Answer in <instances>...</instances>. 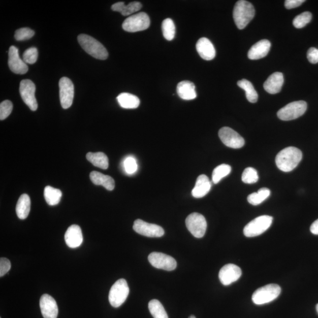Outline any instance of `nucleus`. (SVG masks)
Instances as JSON below:
<instances>
[{"instance_id": "f257e3e1", "label": "nucleus", "mask_w": 318, "mask_h": 318, "mask_svg": "<svg viewBox=\"0 0 318 318\" xmlns=\"http://www.w3.org/2000/svg\"><path fill=\"white\" fill-rule=\"evenodd\" d=\"M302 158L300 150L297 147H288L276 155V165L281 171L290 172L297 167Z\"/></svg>"}, {"instance_id": "f03ea898", "label": "nucleus", "mask_w": 318, "mask_h": 318, "mask_svg": "<svg viewBox=\"0 0 318 318\" xmlns=\"http://www.w3.org/2000/svg\"><path fill=\"white\" fill-rule=\"evenodd\" d=\"M254 7L250 3L240 0L234 7L233 16L236 26L240 29L245 28L255 16Z\"/></svg>"}, {"instance_id": "7ed1b4c3", "label": "nucleus", "mask_w": 318, "mask_h": 318, "mask_svg": "<svg viewBox=\"0 0 318 318\" xmlns=\"http://www.w3.org/2000/svg\"><path fill=\"white\" fill-rule=\"evenodd\" d=\"M81 47L87 53L99 60H106L109 53L103 44L92 37L81 34L77 38Z\"/></svg>"}, {"instance_id": "20e7f679", "label": "nucleus", "mask_w": 318, "mask_h": 318, "mask_svg": "<svg viewBox=\"0 0 318 318\" xmlns=\"http://www.w3.org/2000/svg\"><path fill=\"white\" fill-rule=\"evenodd\" d=\"M281 293V288L277 284H269L259 288L252 295V301L258 305L271 302L278 298Z\"/></svg>"}, {"instance_id": "39448f33", "label": "nucleus", "mask_w": 318, "mask_h": 318, "mask_svg": "<svg viewBox=\"0 0 318 318\" xmlns=\"http://www.w3.org/2000/svg\"><path fill=\"white\" fill-rule=\"evenodd\" d=\"M273 217L263 215L255 218L244 228L243 234L246 237L252 238L264 234L271 227Z\"/></svg>"}, {"instance_id": "423d86ee", "label": "nucleus", "mask_w": 318, "mask_h": 318, "mask_svg": "<svg viewBox=\"0 0 318 318\" xmlns=\"http://www.w3.org/2000/svg\"><path fill=\"white\" fill-rule=\"evenodd\" d=\"M129 291L126 280L120 279L116 281L110 290L109 300L110 305L114 308L120 306L126 300Z\"/></svg>"}, {"instance_id": "0eeeda50", "label": "nucleus", "mask_w": 318, "mask_h": 318, "mask_svg": "<svg viewBox=\"0 0 318 318\" xmlns=\"http://www.w3.org/2000/svg\"><path fill=\"white\" fill-rule=\"evenodd\" d=\"M150 24L149 16L142 12L127 18L122 24V27L125 31L135 33L145 30L150 27Z\"/></svg>"}, {"instance_id": "6e6552de", "label": "nucleus", "mask_w": 318, "mask_h": 318, "mask_svg": "<svg viewBox=\"0 0 318 318\" xmlns=\"http://www.w3.org/2000/svg\"><path fill=\"white\" fill-rule=\"evenodd\" d=\"M306 109L307 103L305 101L294 102L280 109L277 115L279 119L283 121L295 120L304 114Z\"/></svg>"}, {"instance_id": "1a4fd4ad", "label": "nucleus", "mask_w": 318, "mask_h": 318, "mask_svg": "<svg viewBox=\"0 0 318 318\" xmlns=\"http://www.w3.org/2000/svg\"><path fill=\"white\" fill-rule=\"evenodd\" d=\"M186 225L188 231L195 238H202L204 236L207 229V222L202 214L198 213L189 214L186 218Z\"/></svg>"}, {"instance_id": "9d476101", "label": "nucleus", "mask_w": 318, "mask_h": 318, "mask_svg": "<svg viewBox=\"0 0 318 318\" xmlns=\"http://www.w3.org/2000/svg\"><path fill=\"white\" fill-rule=\"evenodd\" d=\"M36 86L30 80H22L20 84L21 97L29 109L36 111L38 108V102L35 97Z\"/></svg>"}, {"instance_id": "9b49d317", "label": "nucleus", "mask_w": 318, "mask_h": 318, "mask_svg": "<svg viewBox=\"0 0 318 318\" xmlns=\"http://www.w3.org/2000/svg\"><path fill=\"white\" fill-rule=\"evenodd\" d=\"M133 228L136 233L146 237L160 238L165 234L164 229L160 226L147 223L141 219L136 220Z\"/></svg>"}, {"instance_id": "f8f14e48", "label": "nucleus", "mask_w": 318, "mask_h": 318, "mask_svg": "<svg viewBox=\"0 0 318 318\" xmlns=\"http://www.w3.org/2000/svg\"><path fill=\"white\" fill-rule=\"evenodd\" d=\"M219 137L225 146L232 149H240L245 145V140L239 133L228 127L220 129Z\"/></svg>"}, {"instance_id": "ddd939ff", "label": "nucleus", "mask_w": 318, "mask_h": 318, "mask_svg": "<svg viewBox=\"0 0 318 318\" xmlns=\"http://www.w3.org/2000/svg\"><path fill=\"white\" fill-rule=\"evenodd\" d=\"M148 260L153 267L165 271H173L177 266V262L175 259L163 253H151L148 257Z\"/></svg>"}, {"instance_id": "4468645a", "label": "nucleus", "mask_w": 318, "mask_h": 318, "mask_svg": "<svg viewBox=\"0 0 318 318\" xmlns=\"http://www.w3.org/2000/svg\"><path fill=\"white\" fill-rule=\"evenodd\" d=\"M59 88L61 105L65 109H69L73 104L75 94L74 84L71 80L63 77L59 81Z\"/></svg>"}, {"instance_id": "2eb2a0df", "label": "nucleus", "mask_w": 318, "mask_h": 318, "mask_svg": "<svg viewBox=\"0 0 318 318\" xmlns=\"http://www.w3.org/2000/svg\"><path fill=\"white\" fill-rule=\"evenodd\" d=\"M242 275V271L237 265L229 264L221 268L219 273L220 282L228 286L237 281Z\"/></svg>"}, {"instance_id": "dca6fc26", "label": "nucleus", "mask_w": 318, "mask_h": 318, "mask_svg": "<svg viewBox=\"0 0 318 318\" xmlns=\"http://www.w3.org/2000/svg\"><path fill=\"white\" fill-rule=\"evenodd\" d=\"M8 53V64L11 71L18 75H24L27 73L28 66L20 57L17 48L14 46H11Z\"/></svg>"}, {"instance_id": "f3484780", "label": "nucleus", "mask_w": 318, "mask_h": 318, "mask_svg": "<svg viewBox=\"0 0 318 318\" xmlns=\"http://www.w3.org/2000/svg\"><path fill=\"white\" fill-rule=\"evenodd\" d=\"M41 311L44 318H57L58 306L55 299L48 294H44L40 300Z\"/></svg>"}, {"instance_id": "a211bd4d", "label": "nucleus", "mask_w": 318, "mask_h": 318, "mask_svg": "<svg viewBox=\"0 0 318 318\" xmlns=\"http://www.w3.org/2000/svg\"><path fill=\"white\" fill-rule=\"evenodd\" d=\"M65 241L70 248H77L83 242L82 231L79 226L73 225L67 230L65 234Z\"/></svg>"}, {"instance_id": "6ab92c4d", "label": "nucleus", "mask_w": 318, "mask_h": 318, "mask_svg": "<svg viewBox=\"0 0 318 318\" xmlns=\"http://www.w3.org/2000/svg\"><path fill=\"white\" fill-rule=\"evenodd\" d=\"M196 47L200 56L205 60H212L216 56V50L208 39H200Z\"/></svg>"}, {"instance_id": "aec40b11", "label": "nucleus", "mask_w": 318, "mask_h": 318, "mask_svg": "<svg viewBox=\"0 0 318 318\" xmlns=\"http://www.w3.org/2000/svg\"><path fill=\"white\" fill-rule=\"evenodd\" d=\"M284 82L283 76L282 73L275 72L270 76L264 84L265 90L270 94L279 93Z\"/></svg>"}, {"instance_id": "412c9836", "label": "nucleus", "mask_w": 318, "mask_h": 318, "mask_svg": "<svg viewBox=\"0 0 318 318\" xmlns=\"http://www.w3.org/2000/svg\"><path fill=\"white\" fill-rule=\"evenodd\" d=\"M271 44L268 40H262L255 44L248 51V57L250 60H258L267 55L271 49Z\"/></svg>"}, {"instance_id": "4be33fe9", "label": "nucleus", "mask_w": 318, "mask_h": 318, "mask_svg": "<svg viewBox=\"0 0 318 318\" xmlns=\"http://www.w3.org/2000/svg\"><path fill=\"white\" fill-rule=\"evenodd\" d=\"M212 184L209 177L205 175H200L192 190V196L195 198H201L208 194L211 188Z\"/></svg>"}, {"instance_id": "5701e85b", "label": "nucleus", "mask_w": 318, "mask_h": 318, "mask_svg": "<svg viewBox=\"0 0 318 318\" xmlns=\"http://www.w3.org/2000/svg\"><path fill=\"white\" fill-rule=\"evenodd\" d=\"M177 93L184 101H192L197 97L195 84L189 81H181L177 84Z\"/></svg>"}, {"instance_id": "b1692460", "label": "nucleus", "mask_w": 318, "mask_h": 318, "mask_svg": "<svg viewBox=\"0 0 318 318\" xmlns=\"http://www.w3.org/2000/svg\"><path fill=\"white\" fill-rule=\"evenodd\" d=\"M90 180L96 185H102L107 190L112 191L115 187V182L112 177L103 175L98 172H92L90 175Z\"/></svg>"}, {"instance_id": "393cba45", "label": "nucleus", "mask_w": 318, "mask_h": 318, "mask_svg": "<svg viewBox=\"0 0 318 318\" xmlns=\"http://www.w3.org/2000/svg\"><path fill=\"white\" fill-rule=\"evenodd\" d=\"M142 4L138 2H133L125 5L123 2H118L112 6V10L114 12L121 13L124 16H129L133 13L141 10Z\"/></svg>"}, {"instance_id": "a878e982", "label": "nucleus", "mask_w": 318, "mask_h": 318, "mask_svg": "<svg viewBox=\"0 0 318 318\" xmlns=\"http://www.w3.org/2000/svg\"><path fill=\"white\" fill-rule=\"evenodd\" d=\"M31 208V201L29 196L23 194L21 196L16 205V213L19 219L24 220L28 217Z\"/></svg>"}, {"instance_id": "bb28decb", "label": "nucleus", "mask_w": 318, "mask_h": 318, "mask_svg": "<svg viewBox=\"0 0 318 318\" xmlns=\"http://www.w3.org/2000/svg\"><path fill=\"white\" fill-rule=\"evenodd\" d=\"M117 101L124 109H134L140 105V100L136 96L128 93H122L117 96Z\"/></svg>"}, {"instance_id": "cd10ccee", "label": "nucleus", "mask_w": 318, "mask_h": 318, "mask_svg": "<svg viewBox=\"0 0 318 318\" xmlns=\"http://www.w3.org/2000/svg\"><path fill=\"white\" fill-rule=\"evenodd\" d=\"M86 158L96 167L102 169L109 168V158L104 153H88Z\"/></svg>"}, {"instance_id": "c85d7f7f", "label": "nucleus", "mask_w": 318, "mask_h": 318, "mask_svg": "<svg viewBox=\"0 0 318 318\" xmlns=\"http://www.w3.org/2000/svg\"><path fill=\"white\" fill-rule=\"evenodd\" d=\"M44 196L48 205L55 206L60 203L62 197V192L58 188L47 186L44 188Z\"/></svg>"}, {"instance_id": "c756f323", "label": "nucleus", "mask_w": 318, "mask_h": 318, "mask_svg": "<svg viewBox=\"0 0 318 318\" xmlns=\"http://www.w3.org/2000/svg\"><path fill=\"white\" fill-rule=\"evenodd\" d=\"M238 86L246 92V96L250 103H256L258 99V94L252 83L246 79H242L238 81Z\"/></svg>"}, {"instance_id": "7c9ffc66", "label": "nucleus", "mask_w": 318, "mask_h": 318, "mask_svg": "<svg viewBox=\"0 0 318 318\" xmlns=\"http://www.w3.org/2000/svg\"><path fill=\"white\" fill-rule=\"evenodd\" d=\"M270 195H271V191L269 188H261L258 192H255L249 195L247 197V201L251 205L257 206L261 204L266 199L268 198Z\"/></svg>"}, {"instance_id": "2f4dec72", "label": "nucleus", "mask_w": 318, "mask_h": 318, "mask_svg": "<svg viewBox=\"0 0 318 318\" xmlns=\"http://www.w3.org/2000/svg\"><path fill=\"white\" fill-rule=\"evenodd\" d=\"M149 309L154 318H169L164 306L157 299H153L149 302Z\"/></svg>"}, {"instance_id": "473e14b6", "label": "nucleus", "mask_w": 318, "mask_h": 318, "mask_svg": "<svg viewBox=\"0 0 318 318\" xmlns=\"http://www.w3.org/2000/svg\"><path fill=\"white\" fill-rule=\"evenodd\" d=\"M162 28L163 35H164V38L166 40L171 41L175 38L176 33L175 25L171 18H166L163 21Z\"/></svg>"}, {"instance_id": "72a5a7b5", "label": "nucleus", "mask_w": 318, "mask_h": 318, "mask_svg": "<svg viewBox=\"0 0 318 318\" xmlns=\"http://www.w3.org/2000/svg\"><path fill=\"white\" fill-rule=\"evenodd\" d=\"M231 166L227 164H222L218 166L213 170L212 173V181L214 184H217L224 178L227 176L231 172Z\"/></svg>"}, {"instance_id": "f704fd0d", "label": "nucleus", "mask_w": 318, "mask_h": 318, "mask_svg": "<svg viewBox=\"0 0 318 318\" xmlns=\"http://www.w3.org/2000/svg\"><path fill=\"white\" fill-rule=\"evenodd\" d=\"M312 15L309 12H305L296 17L293 20V25L297 28H302L310 23Z\"/></svg>"}, {"instance_id": "c9c22d12", "label": "nucleus", "mask_w": 318, "mask_h": 318, "mask_svg": "<svg viewBox=\"0 0 318 318\" xmlns=\"http://www.w3.org/2000/svg\"><path fill=\"white\" fill-rule=\"evenodd\" d=\"M258 180V172L254 168H247L243 171L242 176V180L243 183L253 184L257 182Z\"/></svg>"}, {"instance_id": "e433bc0d", "label": "nucleus", "mask_w": 318, "mask_h": 318, "mask_svg": "<svg viewBox=\"0 0 318 318\" xmlns=\"http://www.w3.org/2000/svg\"><path fill=\"white\" fill-rule=\"evenodd\" d=\"M38 50L36 47H31L24 51L23 55V60L27 64H35L38 60Z\"/></svg>"}, {"instance_id": "4c0bfd02", "label": "nucleus", "mask_w": 318, "mask_h": 318, "mask_svg": "<svg viewBox=\"0 0 318 318\" xmlns=\"http://www.w3.org/2000/svg\"><path fill=\"white\" fill-rule=\"evenodd\" d=\"M35 32L29 28H21L15 32L14 38L17 41L30 39L35 36Z\"/></svg>"}, {"instance_id": "58836bf2", "label": "nucleus", "mask_w": 318, "mask_h": 318, "mask_svg": "<svg viewBox=\"0 0 318 318\" xmlns=\"http://www.w3.org/2000/svg\"><path fill=\"white\" fill-rule=\"evenodd\" d=\"M13 103L10 101H5L0 104V120H3L8 117L12 112Z\"/></svg>"}, {"instance_id": "ea45409f", "label": "nucleus", "mask_w": 318, "mask_h": 318, "mask_svg": "<svg viewBox=\"0 0 318 318\" xmlns=\"http://www.w3.org/2000/svg\"><path fill=\"white\" fill-rule=\"evenodd\" d=\"M124 171L128 175H132L135 173L138 169V164L136 159L132 156H129L125 158L124 161Z\"/></svg>"}, {"instance_id": "a19ab883", "label": "nucleus", "mask_w": 318, "mask_h": 318, "mask_svg": "<svg viewBox=\"0 0 318 318\" xmlns=\"http://www.w3.org/2000/svg\"><path fill=\"white\" fill-rule=\"evenodd\" d=\"M12 265L8 259L2 258L0 260V276H5L10 271Z\"/></svg>"}, {"instance_id": "79ce46f5", "label": "nucleus", "mask_w": 318, "mask_h": 318, "mask_svg": "<svg viewBox=\"0 0 318 318\" xmlns=\"http://www.w3.org/2000/svg\"><path fill=\"white\" fill-rule=\"evenodd\" d=\"M307 58L312 64H316L318 62V49L316 48L311 47L307 53Z\"/></svg>"}, {"instance_id": "37998d69", "label": "nucleus", "mask_w": 318, "mask_h": 318, "mask_svg": "<svg viewBox=\"0 0 318 318\" xmlns=\"http://www.w3.org/2000/svg\"><path fill=\"white\" fill-rule=\"evenodd\" d=\"M305 2V0H287L284 2V6L287 9H294L300 6Z\"/></svg>"}, {"instance_id": "c03bdc74", "label": "nucleus", "mask_w": 318, "mask_h": 318, "mask_svg": "<svg viewBox=\"0 0 318 318\" xmlns=\"http://www.w3.org/2000/svg\"><path fill=\"white\" fill-rule=\"evenodd\" d=\"M310 230L312 234L318 235V219L314 221L310 226Z\"/></svg>"}, {"instance_id": "a18cd8bd", "label": "nucleus", "mask_w": 318, "mask_h": 318, "mask_svg": "<svg viewBox=\"0 0 318 318\" xmlns=\"http://www.w3.org/2000/svg\"><path fill=\"white\" fill-rule=\"evenodd\" d=\"M316 309L317 313L318 314V304L316 306Z\"/></svg>"}, {"instance_id": "49530a36", "label": "nucleus", "mask_w": 318, "mask_h": 318, "mask_svg": "<svg viewBox=\"0 0 318 318\" xmlns=\"http://www.w3.org/2000/svg\"><path fill=\"white\" fill-rule=\"evenodd\" d=\"M188 318H196V317L194 315H191L189 317H188Z\"/></svg>"}]
</instances>
